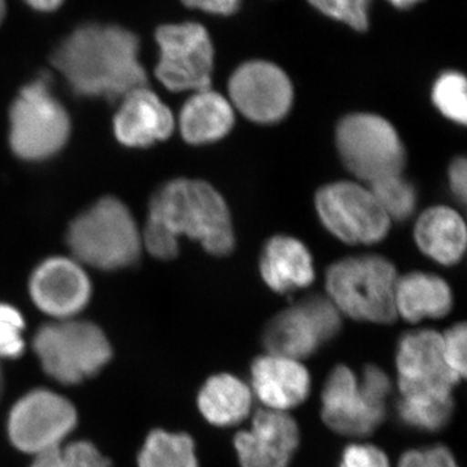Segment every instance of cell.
Instances as JSON below:
<instances>
[{"mask_svg":"<svg viewBox=\"0 0 467 467\" xmlns=\"http://www.w3.org/2000/svg\"><path fill=\"white\" fill-rule=\"evenodd\" d=\"M67 244L81 263L117 270L137 263L143 239L124 202L104 198L73 221Z\"/></svg>","mask_w":467,"mask_h":467,"instance_id":"5b68a950","label":"cell"},{"mask_svg":"<svg viewBox=\"0 0 467 467\" xmlns=\"http://www.w3.org/2000/svg\"><path fill=\"white\" fill-rule=\"evenodd\" d=\"M393 7L399 9H409L413 8L418 3L423 2V0H389Z\"/></svg>","mask_w":467,"mask_h":467,"instance_id":"8d00e7d4","label":"cell"},{"mask_svg":"<svg viewBox=\"0 0 467 467\" xmlns=\"http://www.w3.org/2000/svg\"><path fill=\"white\" fill-rule=\"evenodd\" d=\"M399 467H459L448 448L435 445L422 451H409L401 457Z\"/></svg>","mask_w":467,"mask_h":467,"instance_id":"1f68e13d","label":"cell"},{"mask_svg":"<svg viewBox=\"0 0 467 467\" xmlns=\"http://www.w3.org/2000/svg\"><path fill=\"white\" fill-rule=\"evenodd\" d=\"M51 61L81 97L124 99L149 84L140 61V39L119 26L76 27L55 48Z\"/></svg>","mask_w":467,"mask_h":467,"instance_id":"7a4b0ae2","label":"cell"},{"mask_svg":"<svg viewBox=\"0 0 467 467\" xmlns=\"http://www.w3.org/2000/svg\"><path fill=\"white\" fill-rule=\"evenodd\" d=\"M137 463L138 467H199L192 436L161 429L147 435Z\"/></svg>","mask_w":467,"mask_h":467,"instance_id":"cb8c5ba5","label":"cell"},{"mask_svg":"<svg viewBox=\"0 0 467 467\" xmlns=\"http://www.w3.org/2000/svg\"><path fill=\"white\" fill-rule=\"evenodd\" d=\"M414 239L430 259L441 265H454L466 251L465 221L454 209L431 207L418 218Z\"/></svg>","mask_w":467,"mask_h":467,"instance_id":"ffe728a7","label":"cell"},{"mask_svg":"<svg viewBox=\"0 0 467 467\" xmlns=\"http://www.w3.org/2000/svg\"><path fill=\"white\" fill-rule=\"evenodd\" d=\"M308 3L325 16L346 24L358 32L368 30L371 0H308Z\"/></svg>","mask_w":467,"mask_h":467,"instance_id":"f1b7e54d","label":"cell"},{"mask_svg":"<svg viewBox=\"0 0 467 467\" xmlns=\"http://www.w3.org/2000/svg\"><path fill=\"white\" fill-rule=\"evenodd\" d=\"M432 101L442 116L457 124L466 125V78L459 72H445L432 88Z\"/></svg>","mask_w":467,"mask_h":467,"instance_id":"4316f807","label":"cell"},{"mask_svg":"<svg viewBox=\"0 0 467 467\" xmlns=\"http://www.w3.org/2000/svg\"><path fill=\"white\" fill-rule=\"evenodd\" d=\"M466 337L465 324L454 325L441 334L445 361L460 379L466 377Z\"/></svg>","mask_w":467,"mask_h":467,"instance_id":"4dcf8cb0","label":"cell"},{"mask_svg":"<svg viewBox=\"0 0 467 467\" xmlns=\"http://www.w3.org/2000/svg\"><path fill=\"white\" fill-rule=\"evenodd\" d=\"M316 209L326 229L348 244L383 241L391 227L370 189L349 181L321 187L316 193Z\"/></svg>","mask_w":467,"mask_h":467,"instance_id":"8fae6325","label":"cell"},{"mask_svg":"<svg viewBox=\"0 0 467 467\" xmlns=\"http://www.w3.org/2000/svg\"><path fill=\"white\" fill-rule=\"evenodd\" d=\"M30 296L55 319L75 318L91 296L90 279L75 260L52 257L36 267L30 279Z\"/></svg>","mask_w":467,"mask_h":467,"instance_id":"9a60e30c","label":"cell"},{"mask_svg":"<svg viewBox=\"0 0 467 467\" xmlns=\"http://www.w3.org/2000/svg\"><path fill=\"white\" fill-rule=\"evenodd\" d=\"M450 184L451 192L456 196L457 201L461 202H466V189H467V164L465 158H457L453 160L451 164L450 171Z\"/></svg>","mask_w":467,"mask_h":467,"instance_id":"e575fe53","label":"cell"},{"mask_svg":"<svg viewBox=\"0 0 467 467\" xmlns=\"http://www.w3.org/2000/svg\"><path fill=\"white\" fill-rule=\"evenodd\" d=\"M29 467H110L94 442L78 441L34 456Z\"/></svg>","mask_w":467,"mask_h":467,"instance_id":"484cf974","label":"cell"},{"mask_svg":"<svg viewBox=\"0 0 467 467\" xmlns=\"http://www.w3.org/2000/svg\"><path fill=\"white\" fill-rule=\"evenodd\" d=\"M453 402H409L399 400V417L404 425L435 432L448 425L453 414Z\"/></svg>","mask_w":467,"mask_h":467,"instance_id":"83f0119b","label":"cell"},{"mask_svg":"<svg viewBox=\"0 0 467 467\" xmlns=\"http://www.w3.org/2000/svg\"><path fill=\"white\" fill-rule=\"evenodd\" d=\"M30 8L39 12H54L60 8L64 0H24Z\"/></svg>","mask_w":467,"mask_h":467,"instance_id":"d590c367","label":"cell"},{"mask_svg":"<svg viewBox=\"0 0 467 467\" xmlns=\"http://www.w3.org/2000/svg\"><path fill=\"white\" fill-rule=\"evenodd\" d=\"M5 11H7L5 0H0V24H2L3 18L5 16Z\"/></svg>","mask_w":467,"mask_h":467,"instance_id":"74e56055","label":"cell"},{"mask_svg":"<svg viewBox=\"0 0 467 467\" xmlns=\"http://www.w3.org/2000/svg\"><path fill=\"white\" fill-rule=\"evenodd\" d=\"M337 147L350 173L371 183L401 174L407 150L391 122L371 113L344 117L337 128Z\"/></svg>","mask_w":467,"mask_h":467,"instance_id":"ba28073f","label":"cell"},{"mask_svg":"<svg viewBox=\"0 0 467 467\" xmlns=\"http://www.w3.org/2000/svg\"><path fill=\"white\" fill-rule=\"evenodd\" d=\"M235 116L232 103L216 91H196L184 104L180 130L190 144L213 143L232 130Z\"/></svg>","mask_w":467,"mask_h":467,"instance_id":"7402d4cb","label":"cell"},{"mask_svg":"<svg viewBox=\"0 0 467 467\" xmlns=\"http://www.w3.org/2000/svg\"><path fill=\"white\" fill-rule=\"evenodd\" d=\"M396 368L400 400L453 401L451 392L461 379L445 361L438 331L418 330L404 335L399 343Z\"/></svg>","mask_w":467,"mask_h":467,"instance_id":"4fadbf2b","label":"cell"},{"mask_svg":"<svg viewBox=\"0 0 467 467\" xmlns=\"http://www.w3.org/2000/svg\"><path fill=\"white\" fill-rule=\"evenodd\" d=\"M160 57L156 76L168 90L202 91L211 88L214 48L201 24H167L155 33Z\"/></svg>","mask_w":467,"mask_h":467,"instance_id":"30bf717a","label":"cell"},{"mask_svg":"<svg viewBox=\"0 0 467 467\" xmlns=\"http://www.w3.org/2000/svg\"><path fill=\"white\" fill-rule=\"evenodd\" d=\"M174 126L171 110L147 86L126 95L113 122L117 140L128 147H149L168 140Z\"/></svg>","mask_w":467,"mask_h":467,"instance_id":"e0dca14e","label":"cell"},{"mask_svg":"<svg viewBox=\"0 0 467 467\" xmlns=\"http://www.w3.org/2000/svg\"><path fill=\"white\" fill-rule=\"evenodd\" d=\"M9 142L18 158L29 161L57 155L66 146L70 121L66 109L50 91L47 76L21 88L9 112Z\"/></svg>","mask_w":467,"mask_h":467,"instance_id":"52a82bcc","label":"cell"},{"mask_svg":"<svg viewBox=\"0 0 467 467\" xmlns=\"http://www.w3.org/2000/svg\"><path fill=\"white\" fill-rule=\"evenodd\" d=\"M252 393L266 409L288 411L309 395L310 377L300 361L265 355L254 359L251 368Z\"/></svg>","mask_w":467,"mask_h":467,"instance_id":"ac0fdd59","label":"cell"},{"mask_svg":"<svg viewBox=\"0 0 467 467\" xmlns=\"http://www.w3.org/2000/svg\"><path fill=\"white\" fill-rule=\"evenodd\" d=\"M398 272L391 261L377 254L347 257L326 273L328 299L342 315L371 324L398 319L395 287Z\"/></svg>","mask_w":467,"mask_h":467,"instance_id":"3957f363","label":"cell"},{"mask_svg":"<svg viewBox=\"0 0 467 467\" xmlns=\"http://www.w3.org/2000/svg\"><path fill=\"white\" fill-rule=\"evenodd\" d=\"M186 7L217 16H232L241 8L242 0H181Z\"/></svg>","mask_w":467,"mask_h":467,"instance_id":"836d02e7","label":"cell"},{"mask_svg":"<svg viewBox=\"0 0 467 467\" xmlns=\"http://www.w3.org/2000/svg\"><path fill=\"white\" fill-rule=\"evenodd\" d=\"M33 350L51 379L76 386L104 370L113 349L99 326L81 319H57L43 325L33 337Z\"/></svg>","mask_w":467,"mask_h":467,"instance_id":"277c9868","label":"cell"},{"mask_svg":"<svg viewBox=\"0 0 467 467\" xmlns=\"http://www.w3.org/2000/svg\"><path fill=\"white\" fill-rule=\"evenodd\" d=\"M182 235L201 243L213 256H227L235 248L225 199L205 181L178 178L160 187L150 199L142 235L147 251L156 259H174Z\"/></svg>","mask_w":467,"mask_h":467,"instance_id":"6da1fadb","label":"cell"},{"mask_svg":"<svg viewBox=\"0 0 467 467\" xmlns=\"http://www.w3.org/2000/svg\"><path fill=\"white\" fill-rule=\"evenodd\" d=\"M368 189L391 221L407 220L416 209V189L401 174L379 178L368 183Z\"/></svg>","mask_w":467,"mask_h":467,"instance_id":"d4e9b609","label":"cell"},{"mask_svg":"<svg viewBox=\"0 0 467 467\" xmlns=\"http://www.w3.org/2000/svg\"><path fill=\"white\" fill-rule=\"evenodd\" d=\"M77 420L75 405L67 399L50 389H33L9 410L7 436L16 450L34 457L63 445Z\"/></svg>","mask_w":467,"mask_h":467,"instance_id":"7c38bea8","label":"cell"},{"mask_svg":"<svg viewBox=\"0 0 467 467\" xmlns=\"http://www.w3.org/2000/svg\"><path fill=\"white\" fill-rule=\"evenodd\" d=\"M260 275L267 287L278 294L308 287L316 276L312 254L296 238L273 236L261 254Z\"/></svg>","mask_w":467,"mask_h":467,"instance_id":"d6986e66","label":"cell"},{"mask_svg":"<svg viewBox=\"0 0 467 467\" xmlns=\"http://www.w3.org/2000/svg\"><path fill=\"white\" fill-rule=\"evenodd\" d=\"M342 328V313L328 297L313 295L282 310L264 330L267 355L301 361Z\"/></svg>","mask_w":467,"mask_h":467,"instance_id":"9c48e42d","label":"cell"},{"mask_svg":"<svg viewBox=\"0 0 467 467\" xmlns=\"http://www.w3.org/2000/svg\"><path fill=\"white\" fill-rule=\"evenodd\" d=\"M451 304L450 285L441 276L413 272L399 276L396 282V313L409 322L444 317L451 312Z\"/></svg>","mask_w":467,"mask_h":467,"instance_id":"44dd1931","label":"cell"},{"mask_svg":"<svg viewBox=\"0 0 467 467\" xmlns=\"http://www.w3.org/2000/svg\"><path fill=\"white\" fill-rule=\"evenodd\" d=\"M26 321L16 308L0 303V359L20 358L26 350Z\"/></svg>","mask_w":467,"mask_h":467,"instance_id":"f546056e","label":"cell"},{"mask_svg":"<svg viewBox=\"0 0 467 467\" xmlns=\"http://www.w3.org/2000/svg\"><path fill=\"white\" fill-rule=\"evenodd\" d=\"M391 389V379L377 365H368L361 378L339 365L331 371L322 391V420L339 435L362 438L373 434L386 418Z\"/></svg>","mask_w":467,"mask_h":467,"instance_id":"8992f818","label":"cell"},{"mask_svg":"<svg viewBox=\"0 0 467 467\" xmlns=\"http://www.w3.org/2000/svg\"><path fill=\"white\" fill-rule=\"evenodd\" d=\"M252 391L250 387L232 374H218L209 378L198 396V408L212 425H238L250 414Z\"/></svg>","mask_w":467,"mask_h":467,"instance_id":"603a6c76","label":"cell"},{"mask_svg":"<svg viewBox=\"0 0 467 467\" xmlns=\"http://www.w3.org/2000/svg\"><path fill=\"white\" fill-rule=\"evenodd\" d=\"M299 441L294 418L265 408L254 414L250 431L236 434L234 447L242 467H287Z\"/></svg>","mask_w":467,"mask_h":467,"instance_id":"2e32d148","label":"cell"},{"mask_svg":"<svg viewBox=\"0 0 467 467\" xmlns=\"http://www.w3.org/2000/svg\"><path fill=\"white\" fill-rule=\"evenodd\" d=\"M340 467H389V462L376 445L352 444L344 451Z\"/></svg>","mask_w":467,"mask_h":467,"instance_id":"d6a6232c","label":"cell"},{"mask_svg":"<svg viewBox=\"0 0 467 467\" xmlns=\"http://www.w3.org/2000/svg\"><path fill=\"white\" fill-rule=\"evenodd\" d=\"M230 100L257 124H275L290 112L294 88L285 70L264 60L242 64L230 77Z\"/></svg>","mask_w":467,"mask_h":467,"instance_id":"5bb4252c","label":"cell"},{"mask_svg":"<svg viewBox=\"0 0 467 467\" xmlns=\"http://www.w3.org/2000/svg\"><path fill=\"white\" fill-rule=\"evenodd\" d=\"M3 387H5V377H3L2 365H0V399L3 395Z\"/></svg>","mask_w":467,"mask_h":467,"instance_id":"f35d334b","label":"cell"}]
</instances>
